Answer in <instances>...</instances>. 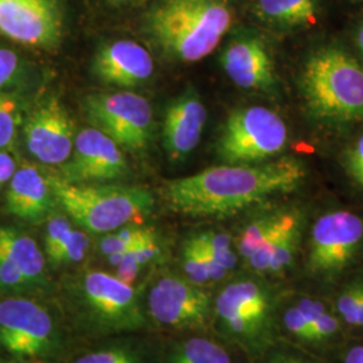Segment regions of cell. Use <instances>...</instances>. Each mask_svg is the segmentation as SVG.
<instances>
[{"instance_id":"obj_23","label":"cell","mask_w":363,"mask_h":363,"mask_svg":"<svg viewBox=\"0 0 363 363\" xmlns=\"http://www.w3.org/2000/svg\"><path fill=\"white\" fill-rule=\"evenodd\" d=\"M160 363H233L225 346L201 333L166 337Z\"/></svg>"},{"instance_id":"obj_42","label":"cell","mask_w":363,"mask_h":363,"mask_svg":"<svg viewBox=\"0 0 363 363\" xmlns=\"http://www.w3.org/2000/svg\"><path fill=\"white\" fill-rule=\"evenodd\" d=\"M357 45H358V49H359V52H362L363 55V25L359 27L358 34H357Z\"/></svg>"},{"instance_id":"obj_1","label":"cell","mask_w":363,"mask_h":363,"mask_svg":"<svg viewBox=\"0 0 363 363\" xmlns=\"http://www.w3.org/2000/svg\"><path fill=\"white\" fill-rule=\"evenodd\" d=\"M306 175L304 163L295 157L261 166L228 164L166 181L159 196L166 210L177 216L220 218L296 190Z\"/></svg>"},{"instance_id":"obj_28","label":"cell","mask_w":363,"mask_h":363,"mask_svg":"<svg viewBox=\"0 0 363 363\" xmlns=\"http://www.w3.org/2000/svg\"><path fill=\"white\" fill-rule=\"evenodd\" d=\"M178 272L196 286L208 288L213 284L205 256L191 235L182 244Z\"/></svg>"},{"instance_id":"obj_33","label":"cell","mask_w":363,"mask_h":363,"mask_svg":"<svg viewBox=\"0 0 363 363\" xmlns=\"http://www.w3.org/2000/svg\"><path fill=\"white\" fill-rule=\"evenodd\" d=\"M346 167L351 178L363 187V135L347 151Z\"/></svg>"},{"instance_id":"obj_13","label":"cell","mask_w":363,"mask_h":363,"mask_svg":"<svg viewBox=\"0 0 363 363\" xmlns=\"http://www.w3.org/2000/svg\"><path fill=\"white\" fill-rule=\"evenodd\" d=\"M363 241V220L350 211H333L315 222L308 268L333 274L346 268Z\"/></svg>"},{"instance_id":"obj_20","label":"cell","mask_w":363,"mask_h":363,"mask_svg":"<svg viewBox=\"0 0 363 363\" xmlns=\"http://www.w3.org/2000/svg\"><path fill=\"white\" fill-rule=\"evenodd\" d=\"M220 64L228 77L242 89L269 91L276 84L271 55L259 39L234 40L222 54Z\"/></svg>"},{"instance_id":"obj_18","label":"cell","mask_w":363,"mask_h":363,"mask_svg":"<svg viewBox=\"0 0 363 363\" xmlns=\"http://www.w3.org/2000/svg\"><path fill=\"white\" fill-rule=\"evenodd\" d=\"M208 111L195 91H186L169 104L163 123V145L169 159L190 155L202 139Z\"/></svg>"},{"instance_id":"obj_40","label":"cell","mask_w":363,"mask_h":363,"mask_svg":"<svg viewBox=\"0 0 363 363\" xmlns=\"http://www.w3.org/2000/svg\"><path fill=\"white\" fill-rule=\"evenodd\" d=\"M0 363H49L43 361H33V359H19V358H13L4 354H0Z\"/></svg>"},{"instance_id":"obj_41","label":"cell","mask_w":363,"mask_h":363,"mask_svg":"<svg viewBox=\"0 0 363 363\" xmlns=\"http://www.w3.org/2000/svg\"><path fill=\"white\" fill-rule=\"evenodd\" d=\"M358 325H363V286L359 292V310H358Z\"/></svg>"},{"instance_id":"obj_32","label":"cell","mask_w":363,"mask_h":363,"mask_svg":"<svg viewBox=\"0 0 363 363\" xmlns=\"http://www.w3.org/2000/svg\"><path fill=\"white\" fill-rule=\"evenodd\" d=\"M19 73V57L15 52L0 48V88L13 82Z\"/></svg>"},{"instance_id":"obj_2","label":"cell","mask_w":363,"mask_h":363,"mask_svg":"<svg viewBox=\"0 0 363 363\" xmlns=\"http://www.w3.org/2000/svg\"><path fill=\"white\" fill-rule=\"evenodd\" d=\"M142 286H130L106 269L81 267L55 277L54 300L79 346L104 337L152 331Z\"/></svg>"},{"instance_id":"obj_11","label":"cell","mask_w":363,"mask_h":363,"mask_svg":"<svg viewBox=\"0 0 363 363\" xmlns=\"http://www.w3.org/2000/svg\"><path fill=\"white\" fill-rule=\"evenodd\" d=\"M84 109L93 128L127 151L147 147L152 133V109L139 94L130 91L94 93L84 100Z\"/></svg>"},{"instance_id":"obj_16","label":"cell","mask_w":363,"mask_h":363,"mask_svg":"<svg viewBox=\"0 0 363 363\" xmlns=\"http://www.w3.org/2000/svg\"><path fill=\"white\" fill-rule=\"evenodd\" d=\"M166 337L138 331L79 346L66 363H160Z\"/></svg>"},{"instance_id":"obj_27","label":"cell","mask_w":363,"mask_h":363,"mask_svg":"<svg viewBox=\"0 0 363 363\" xmlns=\"http://www.w3.org/2000/svg\"><path fill=\"white\" fill-rule=\"evenodd\" d=\"M45 235H43V253L50 268L52 261L57 259L58 253L65 247L70 235L73 233L76 223L70 220L65 213L58 208L45 220Z\"/></svg>"},{"instance_id":"obj_4","label":"cell","mask_w":363,"mask_h":363,"mask_svg":"<svg viewBox=\"0 0 363 363\" xmlns=\"http://www.w3.org/2000/svg\"><path fill=\"white\" fill-rule=\"evenodd\" d=\"M79 347L54 298L0 296V352L19 359L66 363Z\"/></svg>"},{"instance_id":"obj_7","label":"cell","mask_w":363,"mask_h":363,"mask_svg":"<svg viewBox=\"0 0 363 363\" xmlns=\"http://www.w3.org/2000/svg\"><path fill=\"white\" fill-rule=\"evenodd\" d=\"M142 298L152 331L164 337L206 331L213 320L208 288L196 286L183 274L164 267L144 280Z\"/></svg>"},{"instance_id":"obj_26","label":"cell","mask_w":363,"mask_h":363,"mask_svg":"<svg viewBox=\"0 0 363 363\" xmlns=\"http://www.w3.org/2000/svg\"><path fill=\"white\" fill-rule=\"evenodd\" d=\"M154 226L144 223H130L111 233L100 235L97 242V250L100 257L105 259L117 257L125 253L128 249L140 242L154 230Z\"/></svg>"},{"instance_id":"obj_38","label":"cell","mask_w":363,"mask_h":363,"mask_svg":"<svg viewBox=\"0 0 363 363\" xmlns=\"http://www.w3.org/2000/svg\"><path fill=\"white\" fill-rule=\"evenodd\" d=\"M345 363H363L362 346H357V347L350 349L346 355Z\"/></svg>"},{"instance_id":"obj_3","label":"cell","mask_w":363,"mask_h":363,"mask_svg":"<svg viewBox=\"0 0 363 363\" xmlns=\"http://www.w3.org/2000/svg\"><path fill=\"white\" fill-rule=\"evenodd\" d=\"M232 23L228 0H157L145 30L169 58L191 64L214 52Z\"/></svg>"},{"instance_id":"obj_34","label":"cell","mask_w":363,"mask_h":363,"mask_svg":"<svg viewBox=\"0 0 363 363\" xmlns=\"http://www.w3.org/2000/svg\"><path fill=\"white\" fill-rule=\"evenodd\" d=\"M284 325H286V330L289 333H292L294 335L301 337L304 340H308V342L315 340L310 325H307V322L304 320V318L301 316V313L298 312L296 307L289 308L284 313Z\"/></svg>"},{"instance_id":"obj_17","label":"cell","mask_w":363,"mask_h":363,"mask_svg":"<svg viewBox=\"0 0 363 363\" xmlns=\"http://www.w3.org/2000/svg\"><path fill=\"white\" fill-rule=\"evenodd\" d=\"M91 70L104 84L133 88L152 76L154 60L142 45L133 40H116L99 50Z\"/></svg>"},{"instance_id":"obj_21","label":"cell","mask_w":363,"mask_h":363,"mask_svg":"<svg viewBox=\"0 0 363 363\" xmlns=\"http://www.w3.org/2000/svg\"><path fill=\"white\" fill-rule=\"evenodd\" d=\"M169 252L160 234L154 229L125 253L106 259L109 272L130 286H142L152 273L167 267Z\"/></svg>"},{"instance_id":"obj_29","label":"cell","mask_w":363,"mask_h":363,"mask_svg":"<svg viewBox=\"0 0 363 363\" xmlns=\"http://www.w3.org/2000/svg\"><path fill=\"white\" fill-rule=\"evenodd\" d=\"M195 241L206 249L210 256L216 259L220 267H223L228 272L230 273L237 267V253L234 252L233 240L232 237L225 232H216V230H206L191 234Z\"/></svg>"},{"instance_id":"obj_12","label":"cell","mask_w":363,"mask_h":363,"mask_svg":"<svg viewBox=\"0 0 363 363\" xmlns=\"http://www.w3.org/2000/svg\"><path fill=\"white\" fill-rule=\"evenodd\" d=\"M58 0H0V34L18 43L54 49L62 38Z\"/></svg>"},{"instance_id":"obj_25","label":"cell","mask_w":363,"mask_h":363,"mask_svg":"<svg viewBox=\"0 0 363 363\" xmlns=\"http://www.w3.org/2000/svg\"><path fill=\"white\" fill-rule=\"evenodd\" d=\"M296 211L298 210H286L280 213H273L247 223L237 241L238 255L245 261L250 259L259 247L265 245L289 220H292Z\"/></svg>"},{"instance_id":"obj_15","label":"cell","mask_w":363,"mask_h":363,"mask_svg":"<svg viewBox=\"0 0 363 363\" xmlns=\"http://www.w3.org/2000/svg\"><path fill=\"white\" fill-rule=\"evenodd\" d=\"M74 124L65 106L49 99L37 106L25 125V142L30 154L45 164H64L74 145Z\"/></svg>"},{"instance_id":"obj_31","label":"cell","mask_w":363,"mask_h":363,"mask_svg":"<svg viewBox=\"0 0 363 363\" xmlns=\"http://www.w3.org/2000/svg\"><path fill=\"white\" fill-rule=\"evenodd\" d=\"M361 286H351L337 298V311L349 325H358Z\"/></svg>"},{"instance_id":"obj_36","label":"cell","mask_w":363,"mask_h":363,"mask_svg":"<svg viewBox=\"0 0 363 363\" xmlns=\"http://www.w3.org/2000/svg\"><path fill=\"white\" fill-rule=\"evenodd\" d=\"M296 308L301 313V316L304 318V320L307 322V325H310L311 330L312 327H313V323L316 322V319L325 312V307H323L322 303L315 301V300L308 298H301L298 301ZM312 334H313V331H312Z\"/></svg>"},{"instance_id":"obj_5","label":"cell","mask_w":363,"mask_h":363,"mask_svg":"<svg viewBox=\"0 0 363 363\" xmlns=\"http://www.w3.org/2000/svg\"><path fill=\"white\" fill-rule=\"evenodd\" d=\"M308 113L318 121L346 124L363 120V66L340 48L312 52L298 78Z\"/></svg>"},{"instance_id":"obj_39","label":"cell","mask_w":363,"mask_h":363,"mask_svg":"<svg viewBox=\"0 0 363 363\" xmlns=\"http://www.w3.org/2000/svg\"><path fill=\"white\" fill-rule=\"evenodd\" d=\"M267 363H304L301 362L298 358L295 357H289L286 354H277V355H273L272 358L268 359Z\"/></svg>"},{"instance_id":"obj_22","label":"cell","mask_w":363,"mask_h":363,"mask_svg":"<svg viewBox=\"0 0 363 363\" xmlns=\"http://www.w3.org/2000/svg\"><path fill=\"white\" fill-rule=\"evenodd\" d=\"M303 218L298 211L286 226L265 245L247 259L249 268L256 273H280L288 268L296 253Z\"/></svg>"},{"instance_id":"obj_30","label":"cell","mask_w":363,"mask_h":363,"mask_svg":"<svg viewBox=\"0 0 363 363\" xmlns=\"http://www.w3.org/2000/svg\"><path fill=\"white\" fill-rule=\"evenodd\" d=\"M19 123L18 105L13 97L0 93V148L13 143Z\"/></svg>"},{"instance_id":"obj_9","label":"cell","mask_w":363,"mask_h":363,"mask_svg":"<svg viewBox=\"0 0 363 363\" xmlns=\"http://www.w3.org/2000/svg\"><path fill=\"white\" fill-rule=\"evenodd\" d=\"M288 142L286 121L264 106L241 108L228 117L217 152L229 164L255 163L283 152Z\"/></svg>"},{"instance_id":"obj_35","label":"cell","mask_w":363,"mask_h":363,"mask_svg":"<svg viewBox=\"0 0 363 363\" xmlns=\"http://www.w3.org/2000/svg\"><path fill=\"white\" fill-rule=\"evenodd\" d=\"M312 331H313L315 340H322L325 337H331L337 331V319L334 316L325 313V311L313 323Z\"/></svg>"},{"instance_id":"obj_19","label":"cell","mask_w":363,"mask_h":363,"mask_svg":"<svg viewBox=\"0 0 363 363\" xmlns=\"http://www.w3.org/2000/svg\"><path fill=\"white\" fill-rule=\"evenodd\" d=\"M9 183L6 208L13 217L40 223L58 208L49 178L37 167L25 164L15 171Z\"/></svg>"},{"instance_id":"obj_8","label":"cell","mask_w":363,"mask_h":363,"mask_svg":"<svg viewBox=\"0 0 363 363\" xmlns=\"http://www.w3.org/2000/svg\"><path fill=\"white\" fill-rule=\"evenodd\" d=\"M271 296L255 279L238 277L226 283L213 298V320L220 335L255 351L269 323Z\"/></svg>"},{"instance_id":"obj_6","label":"cell","mask_w":363,"mask_h":363,"mask_svg":"<svg viewBox=\"0 0 363 363\" xmlns=\"http://www.w3.org/2000/svg\"><path fill=\"white\" fill-rule=\"evenodd\" d=\"M57 205L81 229L103 235L130 223H144L155 198L140 186L89 183L76 184L58 174L48 175Z\"/></svg>"},{"instance_id":"obj_14","label":"cell","mask_w":363,"mask_h":363,"mask_svg":"<svg viewBox=\"0 0 363 363\" xmlns=\"http://www.w3.org/2000/svg\"><path fill=\"white\" fill-rule=\"evenodd\" d=\"M128 174V164L120 147L101 130L78 132L72 155L60 175L76 184L118 181Z\"/></svg>"},{"instance_id":"obj_24","label":"cell","mask_w":363,"mask_h":363,"mask_svg":"<svg viewBox=\"0 0 363 363\" xmlns=\"http://www.w3.org/2000/svg\"><path fill=\"white\" fill-rule=\"evenodd\" d=\"M259 13L273 25L311 27L318 22V0H259Z\"/></svg>"},{"instance_id":"obj_10","label":"cell","mask_w":363,"mask_h":363,"mask_svg":"<svg viewBox=\"0 0 363 363\" xmlns=\"http://www.w3.org/2000/svg\"><path fill=\"white\" fill-rule=\"evenodd\" d=\"M55 277L38 242L13 226H0V296L54 298Z\"/></svg>"},{"instance_id":"obj_37","label":"cell","mask_w":363,"mask_h":363,"mask_svg":"<svg viewBox=\"0 0 363 363\" xmlns=\"http://www.w3.org/2000/svg\"><path fill=\"white\" fill-rule=\"evenodd\" d=\"M15 171L16 164L11 155L4 151H0V190L6 183L11 181Z\"/></svg>"}]
</instances>
